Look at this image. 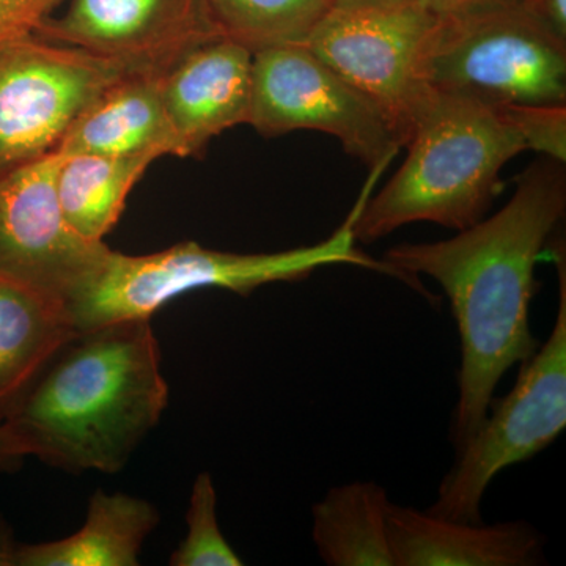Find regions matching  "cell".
Returning a JSON list of instances; mask_svg holds the SVG:
<instances>
[{
    "mask_svg": "<svg viewBox=\"0 0 566 566\" xmlns=\"http://www.w3.org/2000/svg\"><path fill=\"white\" fill-rule=\"evenodd\" d=\"M565 211V164L543 156L520 175L512 199L491 218L449 240L395 245L382 259L419 292L417 274L434 279L452 307L461 346L457 450L485 419L506 371L538 348L528 318L535 266Z\"/></svg>",
    "mask_w": 566,
    "mask_h": 566,
    "instance_id": "cell-1",
    "label": "cell"
},
{
    "mask_svg": "<svg viewBox=\"0 0 566 566\" xmlns=\"http://www.w3.org/2000/svg\"><path fill=\"white\" fill-rule=\"evenodd\" d=\"M167 403L150 319H125L71 338L6 423L29 457L74 474H115Z\"/></svg>",
    "mask_w": 566,
    "mask_h": 566,
    "instance_id": "cell-2",
    "label": "cell"
},
{
    "mask_svg": "<svg viewBox=\"0 0 566 566\" xmlns=\"http://www.w3.org/2000/svg\"><path fill=\"white\" fill-rule=\"evenodd\" d=\"M385 169L371 167L345 221L318 244L274 253H234L188 241L148 255L109 251L96 274L69 301L77 333L125 319H150L175 297L196 290L222 289L249 296L260 286L304 281L333 264H353L400 279L385 260L357 249L354 234L357 218Z\"/></svg>",
    "mask_w": 566,
    "mask_h": 566,
    "instance_id": "cell-3",
    "label": "cell"
},
{
    "mask_svg": "<svg viewBox=\"0 0 566 566\" xmlns=\"http://www.w3.org/2000/svg\"><path fill=\"white\" fill-rule=\"evenodd\" d=\"M406 147L398 172L371 193L357 218L354 234L360 243L415 222L469 229L485 218L505 164L526 150L494 107L442 93H436Z\"/></svg>",
    "mask_w": 566,
    "mask_h": 566,
    "instance_id": "cell-4",
    "label": "cell"
},
{
    "mask_svg": "<svg viewBox=\"0 0 566 566\" xmlns=\"http://www.w3.org/2000/svg\"><path fill=\"white\" fill-rule=\"evenodd\" d=\"M431 91L509 104H566V43L517 6L436 17L422 52Z\"/></svg>",
    "mask_w": 566,
    "mask_h": 566,
    "instance_id": "cell-5",
    "label": "cell"
},
{
    "mask_svg": "<svg viewBox=\"0 0 566 566\" xmlns=\"http://www.w3.org/2000/svg\"><path fill=\"white\" fill-rule=\"evenodd\" d=\"M558 275L556 323L549 338L521 364L515 386L491 401L428 512L447 520L482 523L483 497L510 465L531 460L557 441L566 427V260L564 241H553Z\"/></svg>",
    "mask_w": 566,
    "mask_h": 566,
    "instance_id": "cell-6",
    "label": "cell"
},
{
    "mask_svg": "<svg viewBox=\"0 0 566 566\" xmlns=\"http://www.w3.org/2000/svg\"><path fill=\"white\" fill-rule=\"evenodd\" d=\"M128 73L35 33L0 40V175L57 150L84 107Z\"/></svg>",
    "mask_w": 566,
    "mask_h": 566,
    "instance_id": "cell-7",
    "label": "cell"
},
{
    "mask_svg": "<svg viewBox=\"0 0 566 566\" xmlns=\"http://www.w3.org/2000/svg\"><path fill=\"white\" fill-rule=\"evenodd\" d=\"M434 18L417 0L363 9L334 7L305 43L385 114L401 147L436 95L422 73L423 44Z\"/></svg>",
    "mask_w": 566,
    "mask_h": 566,
    "instance_id": "cell-8",
    "label": "cell"
},
{
    "mask_svg": "<svg viewBox=\"0 0 566 566\" xmlns=\"http://www.w3.org/2000/svg\"><path fill=\"white\" fill-rule=\"evenodd\" d=\"M248 125L263 136L319 132L365 166L392 163L401 144L385 114L305 44L253 52Z\"/></svg>",
    "mask_w": 566,
    "mask_h": 566,
    "instance_id": "cell-9",
    "label": "cell"
},
{
    "mask_svg": "<svg viewBox=\"0 0 566 566\" xmlns=\"http://www.w3.org/2000/svg\"><path fill=\"white\" fill-rule=\"evenodd\" d=\"M54 151L0 175V274L69 304L111 249L74 232L57 197Z\"/></svg>",
    "mask_w": 566,
    "mask_h": 566,
    "instance_id": "cell-10",
    "label": "cell"
},
{
    "mask_svg": "<svg viewBox=\"0 0 566 566\" xmlns=\"http://www.w3.org/2000/svg\"><path fill=\"white\" fill-rule=\"evenodd\" d=\"M35 35L161 76L185 52L222 33L207 0H71Z\"/></svg>",
    "mask_w": 566,
    "mask_h": 566,
    "instance_id": "cell-11",
    "label": "cell"
},
{
    "mask_svg": "<svg viewBox=\"0 0 566 566\" xmlns=\"http://www.w3.org/2000/svg\"><path fill=\"white\" fill-rule=\"evenodd\" d=\"M252 61L251 50L219 35L185 52L159 76L181 158L197 155L212 137L249 122Z\"/></svg>",
    "mask_w": 566,
    "mask_h": 566,
    "instance_id": "cell-12",
    "label": "cell"
},
{
    "mask_svg": "<svg viewBox=\"0 0 566 566\" xmlns=\"http://www.w3.org/2000/svg\"><path fill=\"white\" fill-rule=\"evenodd\" d=\"M387 531L395 566H534L543 560L542 536L526 521L464 523L390 504Z\"/></svg>",
    "mask_w": 566,
    "mask_h": 566,
    "instance_id": "cell-13",
    "label": "cell"
},
{
    "mask_svg": "<svg viewBox=\"0 0 566 566\" xmlns=\"http://www.w3.org/2000/svg\"><path fill=\"white\" fill-rule=\"evenodd\" d=\"M57 153L155 159L180 156L158 74L128 73L92 99L71 123Z\"/></svg>",
    "mask_w": 566,
    "mask_h": 566,
    "instance_id": "cell-14",
    "label": "cell"
},
{
    "mask_svg": "<svg viewBox=\"0 0 566 566\" xmlns=\"http://www.w3.org/2000/svg\"><path fill=\"white\" fill-rule=\"evenodd\" d=\"M77 334L65 301L0 274V424Z\"/></svg>",
    "mask_w": 566,
    "mask_h": 566,
    "instance_id": "cell-15",
    "label": "cell"
},
{
    "mask_svg": "<svg viewBox=\"0 0 566 566\" xmlns=\"http://www.w3.org/2000/svg\"><path fill=\"white\" fill-rule=\"evenodd\" d=\"M155 506L133 495L96 491L76 534L40 543H11L6 566H134L145 538L158 526Z\"/></svg>",
    "mask_w": 566,
    "mask_h": 566,
    "instance_id": "cell-16",
    "label": "cell"
},
{
    "mask_svg": "<svg viewBox=\"0 0 566 566\" xmlns=\"http://www.w3.org/2000/svg\"><path fill=\"white\" fill-rule=\"evenodd\" d=\"M392 502L375 482L334 486L314 505L312 538L329 566H395L387 513Z\"/></svg>",
    "mask_w": 566,
    "mask_h": 566,
    "instance_id": "cell-17",
    "label": "cell"
},
{
    "mask_svg": "<svg viewBox=\"0 0 566 566\" xmlns=\"http://www.w3.org/2000/svg\"><path fill=\"white\" fill-rule=\"evenodd\" d=\"M151 163L145 156L62 155L55 186L71 229L84 240L104 243L134 185Z\"/></svg>",
    "mask_w": 566,
    "mask_h": 566,
    "instance_id": "cell-18",
    "label": "cell"
},
{
    "mask_svg": "<svg viewBox=\"0 0 566 566\" xmlns=\"http://www.w3.org/2000/svg\"><path fill=\"white\" fill-rule=\"evenodd\" d=\"M216 28L252 52L305 44L333 0H207Z\"/></svg>",
    "mask_w": 566,
    "mask_h": 566,
    "instance_id": "cell-19",
    "label": "cell"
},
{
    "mask_svg": "<svg viewBox=\"0 0 566 566\" xmlns=\"http://www.w3.org/2000/svg\"><path fill=\"white\" fill-rule=\"evenodd\" d=\"M218 494L208 472L197 475L189 499L188 534L170 556L172 566H241L244 562L223 538L218 523Z\"/></svg>",
    "mask_w": 566,
    "mask_h": 566,
    "instance_id": "cell-20",
    "label": "cell"
},
{
    "mask_svg": "<svg viewBox=\"0 0 566 566\" xmlns=\"http://www.w3.org/2000/svg\"><path fill=\"white\" fill-rule=\"evenodd\" d=\"M495 112L517 133L526 150L566 161V104H509Z\"/></svg>",
    "mask_w": 566,
    "mask_h": 566,
    "instance_id": "cell-21",
    "label": "cell"
},
{
    "mask_svg": "<svg viewBox=\"0 0 566 566\" xmlns=\"http://www.w3.org/2000/svg\"><path fill=\"white\" fill-rule=\"evenodd\" d=\"M62 0H0V40L32 35Z\"/></svg>",
    "mask_w": 566,
    "mask_h": 566,
    "instance_id": "cell-22",
    "label": "cell"
},
{
    "mask_svg": "<svg viewBox=\"0 0 566 566\" xmlns=\"http://www.w3.org/2000/svg\"><path fill=\"white\" fill-rule=\"evenodd\" d=\"M417 2L434 17L517 6V0H417Z\"/></svg>",
    "mask_w": 566,
    "mask_h": 566,
    "instance_id": "cell-23",
    "label": "cell"
},
{
    "mask_svg": "<svg viewBox=\"0 0 566 566\" xmlns=\"http://www.w3.org/2000/svg\"><path fill=\"white\" fill-rule=\"evenodd\" d=\"M543 28L566 43V0H536L526 9Z\"/></svg>",
    "mask_w": 566,
    "mask_h": 566,
    "instance_id": "cell-24",
    "label": "cell"
},
{
    "mask_svg": "<svg viewBox=\"0 0 566 566\" xmlns=\"http://www.w3.org/2000/svg\"><path fill=\"white\" fill-rule=\"evenodd\" d=\"M28 450L9 423L0 424V472L13 471L28 458Z\"/></svg>",
    "mask_w": 566,
    "mask_h": 566,
    "instance_id": "cell-25",
    "label": "cell"
},
{
    "mask_svg": "<svg viewBox=\"0 0 566 566\" xmlns=\"http://www.w3.org/2000/svg\"><path fill=\"white\" fill-rule=\"evenodd\" d=\"M405 2L409 0H333V6L337 9H363V7L398 6Z\"/></svg>",
    "mask_w": 566,
    "mask_h": 566,
    "instance_id": "cell-26",
    "label": "cell"
}]
</instances>
